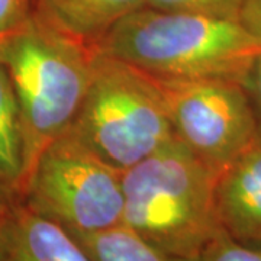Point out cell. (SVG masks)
<instances>
[{
	"mask_svg": "<svg viewBox=\"0 0 261 261\" xmlns=\"http://www.w3.org/2000/svg\"><path fill=\"white\" fill-rule=\"evenodd\" d=\"M93 49L157 82L240 80L261 42L233 19L144 6L118 22Z\"/></svg>",
	"mask_w": 261,
	"mask_h": 261,
	"instance_id": "1",
	"label": "cell"
},
{
	"mask_svg": "<svg viewBox=\"0 0 261 261\" xmlns=\"http://www.w3.org/2000/svg\"><path fill=\"white\" fill-rule=\"evenodd\" d=\"M0 57L18 102L27 185L42 151L74 123L90 83L94 49L32 9L20 28L0 38Z\"/></svg>",
	"mask_w": 261,
	"mask_h": 261,
	"instance_id": "2",
	"label": "cell"
},
{
	"mask_svg": "<svg viewBox=\"0 0 261 261\" xmlns=\"http://www.w3.org/2000/svg\"><path fill=\"white\" fill-rule=\"evenodd\" d=\"M218 174L177 140L122 173L123 224L160 250L199 257L219 222Z\"/></svg>",
	"mask_w": 261,
	"mask_h": 261,
	"instance_id": "3",
	"label": "cell"
},
{
	"mask_svg": "<svg viewBox=\"0 0 261 261\" xmlns=\"http://www.w3.org/2000/svg\"><path fill=\"white\" fill-rule=\"evenodd\" d=\"M70 130L121 173L176 140L160 84L96 49L90 83Z\"/></svg>",
	"mask_w": 261,
	"mask_h": 261,
	"instance_id": "4",
	"label": "cell"
},
{
	"mask_svg": "<svg viewBox=\"0 0 261 261\" xmlns=\"http://www.w3.org/2000/svg\"><path fill=\"white\" fill-rule=\"evenodd\" d=\"M20 202L71 235L106 231L123 224L122 173L68 129L38 157Z\"/></svg>",
	"mask_w": 261,
	"mask_h": 261,
	"instance_id": "5",
	"label": "cell"
},
{
	"mask_svg": "<svg viewBox=\"0 0 261 261\" xmlns=\"http://www.w3.org/2000/svg\"><path fill=\"white\" fill-rule=\"evenodd\" d=\"M157 83L164 94L174 138L216 174L258 137V122L238 79L206 77Z\"/></svg>",
	"mask_w": 261,
	"mask_h": 261,
	"instance_id": "6",
	"label": "cell"
},
{
	"mask_svg": "<svg viewBox=\"0 0 261 261\" xmlns=\"http://www.w3.org/2000/svg\"><path fill=\"white\" fill-rule=\"evenodd\" d=\"M219 226L235 240L261 247V132L216 178Z\"/></svg>",
	"mask_w": 261,
	"mask_h": 261,
	"instance_id": "7",
	"label": "cell"
},
{
	"mask_svg": "<svg viewBox=\"0 0 261 261\" xmlns=\"http://www.w3.org/2000/svg\"><path fill=\"white\" fill-rule=\"evenodd\" d=\"M0 261H92L74 237L19 202L0 244Z\"/></svg>",
	"mask_w": 261,
	"mask_h": 261,
	"instance_id": "8",
	"label": "cell"
},
{
	"mask_svg": "<svg viewBox=\"0 0 261 261\" xmlns=\"http://www.w3.org/2000/svg\"><path fill=\"white\" fill-rule=\"evenodd\" d=\"M147 0H34V12L90 48Z\"/></svg>",
	"mask_w": 261,
	"mask_h": 261,
	"instance_id": "9",
	"label": "cell"
},
{
	"mask_svg": "<svg viewBox=\"0 0 261 261\" xmlns=\"http://www.w3.org/2000/svg\"><path fill=\"white\" fill-rule=\"evenodd\" d=\"M25 147L18 102L0 57V192L20 202L25 189Z\"/></svg>",
	"mask_w": 261,
	"mask_h": 261,
	"instance_id": "10",
	"label": "cell"
},
{
	"mask_svg": "<svg viewBox=\"0 0 261 261\" xmlns=\"http://www.w3.org/2000/svg\"><path fill=\"white\" fill-rule=\"evenodd\" d=\"M73 237L92 261H199V257H183L163 251L125 225Z\"/></svg>",
	"mask_w": 261,
	"mask_h": 261,
	"instance_id": "11",
	"label": "cell"
},
{
	"mask_svg": "<svg viewBox=\"0 0 261 261\" xmlns=\"http://www.w3.org/2000/svg\"><path fill=\"white\" fill-rule=\"evenodd\" d=\"M243 0H147V6L167 12H183L238 20Z\"/></svg>",
	"mask_w": 261,
	"mask_h": 261,
	"instance_id": "12",
	"label": "cell"
},
{
	"mask_svg": "<svg viewBox=\"0 0 261 261\" xmlns=\"http://www.w3.org/2000/svg\"><path fill=\"white\" fill-rule=\"evenodd\" d=\"M199 261H261V247L241 243L219 226L199 254Z\"/></svg>",
	"mask_w": 261,
	"mask_h": 261,
	"instance_id": "13",
	"label": "cell"
},
{
	"mask_svg": "<svg viewBox=\"0 0 261 261\" xmlns=\"http://www.w3.org/2000/svg\"><path fill=\"white\" fill-rule=\"evenodd\" d=\"M32 9L34 0H0V38L20 28Z\"/></svg>",
	"mask_w": 261,
	"mask_h": 261,
	"instance_id": "14",
	"label": "cell"
},
{
	"mask_svg": "<svg viewBox=\"0 0 261 261\" xmlns=\"http://www.w3.org/2000/svg\"><path fill=\"white\" fill-rule=\"evenodd\" d=\"M240 82L250 97V102H251L261 132V49L252 57L250 64L241 75Z\"/></svg>",
	"mask_w": 261,
	"mask_h": 261,
	"instance_id": "15",
	"label": "cell"
},
{
	"mask_svg": "<svg viewBox=\"0 0 261 261\" xmlns=\"http://www.w3.org/2000/svg\"><path fill=\"white\" fill-rule=\"evenodd\" d=\"M238 22L261 42V0H243Z\"/></svg>",
	"mask_w": 261,
	"mask_h": 261,
	"instance_id": "16",
	"label": "cell"
},
{
	"mask_svg": "<svg viewBox=\"0 0 261 261\" xmlns=\"http://www.w3.org/2000/svg\"><path fill=\"white\" fill-rule=\"evenodd\" d=\"M15 205H16V202H12L10 199H8L6 196L0 192V244L3 241V237H5L6 228L9 225L12 211H13V206Z\"/></svg>",
	"mask_w": 261,
	"mask_h": 261,
	"instance_id": "17",
	"label": "cell"
}]
</instances>
